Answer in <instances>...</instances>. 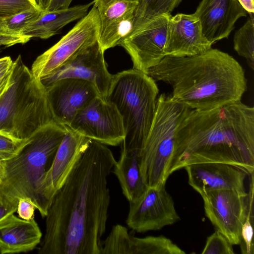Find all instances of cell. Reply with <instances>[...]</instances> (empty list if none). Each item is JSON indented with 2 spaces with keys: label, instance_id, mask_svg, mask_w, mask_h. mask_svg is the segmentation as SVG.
Returning a JSON list of instances; mask_svg holds the SVG:
<instances>
[{
  "label": "cell",
  "instance_id": "obj_1",
  "mask_svg": "<svg viewBox=\"0 0 254 254\" xmlns=\"http://www.w3.org/2000/svg\"><path fill=\"white\" fill-rule=\"evenodd\" d=\"M116 161L106 145L89 139L49 207L39 254H100Z\"/></svg>",
  "mask_w": 254,
  "mask_h": 254
},
{
  "label": "cell",
  "instance_id": "obj_2",
  "mask_svg": "<svg viewBox=\"0 0 254 254\" xmlns=\"http://www.w3.org/2000/svg\"><path fill=\"white\" fill-rule=\"evenodd\" d=\"M222 163L254 171V108L241 101L191 109L179 126L171 173L196 163Z\"/></svg>",
  "mask_w": 254,
  "mask_h": 254
},
{
  "label": "cell",
  "instance_id": "obj_3",
  "mask_svg": "<svg viewBox=\"0 0 254 254\" xmlns=\"http://www.w3.org/2000/svg\"><path fill=\"white\" fill-rule=\"evenodd\" d=\"M146 74L172 88V97L198 111L241 101L247 89L245 71L228 54L212 48L194 56H166Z\"/></svg>",
  "mask_w": 254,
  "mask_h": 254
},
{
  "label": "cell",
  "instance_id": "obj_4",
  "mask_svg": "<svg viewBox=\"0 0 254 254\" xmlns=\"http://www.w3.org/2000/svg\"><path fill=\"white\" fill-rule=\"evenodd\" d=\"M66 131L55 122L36 131L14 157L0 162V194L19 200L30 199L43 217L50 204L43 192V183Z\"/></svg>",
  "mask_w": 254,
  "mask_h": 254
},
{
  "label": "cell",
  "instance_id": "obj_5",
  "mask_svg": "<svg viewBox=\"0 0 254 254\" xmlns=\"http://www.w3.org/2000/svg\"><path fill=\"white\" fill-rule=\"evenodd\" d=\"M54 122L45 88L19 55L0 97V132L26 140Z\"/></svg>",
  "mask_w": 254,
  "mask_h": 254
},
{
  "label": "cell",
  "instance_id": "obj_6",
  "mask_svg": "<svg viewBox=\"0 0 254 254\" xmlns=\"http://www.w3.org/2000/svg\"><path fill=\"white\" fill-rule=\"evenodd\" d=\"M158 94L156 81L141 71L132 68L113 75L106 99L122 118V148L139 152L153 122Z\"/></svg>",
  "mask_w": 254,
  "mask_h": 254
},
{
  "label": "cell",
  "instance_id": "obj_7",
  "mask_svg": "<svg viewBox=\"0 0 254 254\" xmlns=\"http://www.w3.org/2000/svg\"><path fill=\"white\" fill-rule=\"evenodd\" d=\"M190 110L171 95L158 97L150 129L138 153L140 174L148 188L165 186L172 174L176 132Z\"/></svg>",
  "mask_w": 254,
  "mask_h": 254
},
{
  "label": "cell",
  "instance_id": "obj_8",
  "mask_svg": "<svg viewBox=\"0 0 254 254\" xmlns=\"http://www.w3.org/2000/svg\"><path fill=\"white\" fill-rule=\"evenodd\" d=\"M99 32V16L93 5L87 14L56 44L36 58L31 69L33 74L40 80L53 73L97 41Z\"/></svg>",
  "mask_w": 254,
  "mask_h": 254
},
{
  "label": "cell",
  "instance_id": "obj_9",
  "mask_svg": "<svg viewBox=\"0 0 254 254\" xmlns=\"http://www.w3.org/2000/svg\"><path fill=\"white\" fill-rule=\"evenodd\" d=\"M171 14L154 17L133 28L120 45L130 56L133 68L146 73L166 56L165 47Z\"/></svg>",
  "mask_w": 254,
  "mask_h": 254
},
{
  "label": "cell",
  "instance_id": "obj_10",
  "mask_svg": "<svg viewBox=\"0 0 254 254\" xmlns=\"http://www.w3.org/2000/svg\"><path fill=\"white\" fill-rule=\"evenodd\" d=\"M68 127L106 145H119L125 136L122 118L116 107L101 96L80 111Z\"/></svg>",
  "mask_w": 254,
  "mask_h": 254
},
{
  "label": "cell",
  "instance_id": "obj_11",
  "mask_svg": "<svg viewBox=\"0 0 254 254\" xmlns=\"http://www.w3.org/2000/svg\"><path fill=\"white\" fill-rule=\"evenodd\" d=\"M206 216L216 230L233 245H239L242 225L247 217L249 194L230 190L208 191L200 194Z\"/></svg>",
  "mask_w": 254,
  "mask_h": 254
},
{
  "label": "cell",
  "instance_id": "obj_12",
  "mask_svg": "<svg viewBox=\"0 0 254 254\" xmlns=\"http://www.w3.org/2000/svg\"><path fill=\"white\" fill-rule=\"evenodd\" d=\"M180 217L165 186L148 188L136 200L129 202L127 226L137 232L156 231L178 222Z\"/></svg>",
  "mask_w": 254,
  "mask_h": 254
},
{
  "label": "cell",
  "instance_id": "obj_13",
  "mask_svg": "<svg viewBox=\"0 0 254 254\" xmlns=\"http://www.w3.org/2000/svg\"><path fill=\"white\" fill-rule=\"evenodd\" d=\"M104 53L97 41L80 52L58 70L40 80L46 88L63 78L82 79L92 83L100 96L106 99L113 75L107 69Z\"/></svg>",
  "mask_w": 254,
  "mask_h": 254
},
{
  "label": "cell",
  "instance_id": "obj_14",
  "mask_svg": "<svg viewBox=\"0 0 254 254\" xmlns=\"http://www.w3.org/2000/svg\"><path fill=\"white\" fill-rule=\"evenodd\" d=\"M45 89L53 119L64 127H68L80 111L101 96L92 83L77 78H63Z\"/></svg>",
  "mask_w": 254,
  "mask_h": 254
},
{
  "label": "cell",
  "instance_id": "obj_15",
  "mask_svg": "<svg viewBox=\"0 0 254 254\" xmlns=\"http://www.w3.org/2000/svg\"><path fill=\"white\" fill-rule=\"evenodd\" d=\"M100 21L98 41L105 52L120 45L131 30L139 0H94Z\"/></svg>",
  "mask_w": 254,
  "mask_h": 254
},
{
  "label": "cell",
  "instance_id": "obj_16",
  "mask_svg": "<svg viewBox=\"0 0 254 254\" xmlns=\"http://www.w3.org/2000/svg\"><path fill=\"white\" fill-rule=\"evenodd\" d=\"M189 185L199 194L220 190H230L247 194L245 186L250 174L245 170L226 163H201L184 167Z\"/></svg>",
  "mask_w": 254,
  "mask_h": 254
},
{
  "label": "cell",
  "instance_id": "obj_17",
  "mask_svg": "<svg viewBox=\"0 0 254 254\" xmlns=\"http://www.w3.org/2000/svg\"><path fill=\"white\" fill-rule=\"evenodd\" d=\"M247 13L238 0H202L194 14L204 36L213 44L227 38L236 21Z\"/></svg>",
  "mask_w": 254,
  "mask_h": 254
},
{
  "label": "cell",
  "instance_id": "obj_18",
  "mask_svg": "<svg viewBox=\"0 0 254 254\" xmlns=\"http://www.w3.org/2000/svg\"><path fill=\"white\" fill-rule=\"evenodd\" d=\"M212 45L204 36L200 22L194 13L171 16L164 50L166 56H194L210 49Z\"/></svg>",
  "mask_w": 254,
  "mask_h": 254
},
{
  "label": "cell",
  "instance_id": "obj_19",
  "mask_svg": "<svg viewBox=\"0 0 254 254\" xmlns=\"http://www.w3.org/2000/svg\"><path fill=\"white\" fill-rule=\"evenodd\" d=\"M186 253L170 239L163 236L138 238L127 229L117 224L102 242L100 254H185Z\"/></svg>",
  "mask_w": 254,
  "mask_h": 254
},
{
  "label": "cell",
  "instance_id": "obj_20",
  "mask_svg": "<svg viewBox=\"0 0 254 254\" xmlns=\"http://www.w3.org/2000/svg\"><path fill=\"white\" fill-rule=\"evenodd\" d=\"M66 131L59 146L43 185L44 196L51 204L57 191L64 185L90 139L65 127Z\"/></svg>",
  "mask_w": 254,
  "mask_h": 254
},
{
  "label": "cell",
  "instance_id": "obj_21",
  "mask_svg": "<svg viewBox=\"0 0 254 254\" xmlns=\"http://www.w3.org/2000/svg\"><path fill=\"white\" fill-rule=\"evenodd\" d=\"M42 236L34 219L24 220L11 214L0 220V253L31 251L40 243Z\"/></svg>",
  "mask_w": 254,
  "mask_h": 254
},
{
  "label": "cell",
  "instance_id": "obj_22",
  "mask_svg": "<svg viewBox=\"0 0 254 254\" xmlns=\"http://www.w3.org/2000/svg\"><path fill=\"white\" fill-rule=\"evenodd\" d=\"M93 3L92 1L64 9L44 10L40 16L25 28L20 34L30 38L48 39L58 34L69 23L84 17Z\"/></svg>",
  "mask_w": 254,
  "mask_h": 254
},
{
  "label": "cell",
  "instance_id": "obj_23",
  "mask_svg": "<svg viewBox=\"0 0 254 254\" xmlns=\"http://www.w3.org/2000/svg\"><path fill=\"white\" fill-rule=\"evenodd\" d=\"M138 153V150L122 147L120 158L112 170L129 202L138 199L148 188L140 174Z\"/></svg>",
  "mask_w": 254,
  "mask_h": 254
},
{
  "label": "cell",
  "instance_id": "obj_24",
  "mask_svg": "<svg viewBox=\"0 0 254 254\" xmlns=\"http://www.w3.org/2000/svg\"><path fill=\"white\" fill-rule=\"evenodd\" d=\"M182 0H139L135 12L132 29L140 26L158 15L171 14Z\"/></svg>",
  "mask_w": 254,
  "mask_h": 254
},
{
  "label": "cell",
  "instance_id": "obj_25",
  "mask_svg": "<svg viewBox=\"0 0 254 254\" xmlns=\"http://www.w3.org/2000/svg\"><path fill=\"white\" fill-rule=\"evenodd\" d=\"M234 48L238 54L245 58L248 65L254 69V17H250L235 32Z\"/></svg>",
  "mask_w": 254,
  "mask_h": 254
},
{
  "label": "cell",
  "instance_id": "obj_26",
  "mask_svg": "<svg viewBox=\"0 0 254 254\" xmlns=\"http://www.w3.org/2000/svg\"><path fill=\"white\" fill-rule=\"evenodd\" d=\"M44 10L39 6L32 7L3 19L6 33L9 35H20V32L36 20Z\"/></svg>",
  "mask_w": 254,
  "mask_h": 254
},
{
  "label": "cell",
  "instance_id": "obj_27",
  "mask_svg": "<svg viewBox=\"0 0 254 254\" xmlns=\"http://www.w3.org/2000/svg\"><path fill=\"white\" fill-rule=\"evenodd\" d=\"M249 203L246 219L242 225L241 232V253L243 254H254L253 243V202H254V180L250 182Z\"/></svg>",
  "mask_w": 254,
  "mask_h": 254
},
{
  "label": "cell",
  "instance_id": "obj_28",
  "mask_svg": "<svg viewBox=\"0 0 254 254\" xmlns=\"http://www.w3.org/2000/svg\"><path fill=\"white\" fill-rule=\"evenodd\" d=\"M232 244L217 230L207 238L202 254H234Z\"/></svg>",
  "mask_w": 254,
  "mask_h": 254
},
{
  "label": "cell",
  "instance_id": "obj_29",
  "mask_svg": "<svg viewBox=\"0 0 254 254\" xmlns=\"http://www.w3.org/2000/svg\"><path fill=\"white\" fill-rule=\"evenodd\" d=\"M28 139H19L0 132V162L9 160L16 155L28 142Z\"/></svg>",
  "mask_w": 254,
  "mask_h": 254
},
{
  "label": "cell",
  "instance_id": "obj_30",
  "mask_svg": "<svg viewBox=\"0 0 254 254\" xmlns=\"http://www.w3.org/2000/svg\"><path fill=\"white\" fill-rule=\"evenodd\" d=\"M36 6V0H0V19Z\"/></svg>",
  "mask_w": 254,
  "mask_h": 254
},
{
  "label": "cell",
  "instance_id": "obj_31",
  "mask_svg": "<svg viewBox=\"0 0 254 254\" xmlns=\"http://www.w3.org/2000/svg\"><path fill=\"white\" fill-rule=\"evenodd\" d=\"M36 208L32 201L27 198H21L18 200L17 212L19 218L26 220L33 219Z\"/></svg>",
  "mask_w": 254,
  "mask_h": 254
},
{
  "label": "cell",
  "instance_id": "obj_32",
  "mask_svg": "<svg viewBox=\"0 0 254 254\" xmlns=\"http://www.w3.org/2000/svg\"><path fill=\"white\" fill-rule=\"evenodd\" d=\"M18 200L0 196V220L6 216L14 214L17 208Z\"/></svg>",
  "mask_w": 254,
  "mask_h": 254
},
{
  "label": "cell",
  "instance_id": "obj_33",
  "mask_svg": "<svg viewBox=\"0 0 254 254\" xmlns=\"http://www.w3.org/2000/svg\"><path fill=\"white\" fill-rule=\"evenodd\" d=\"M31 38L21 35H3L0 36V51L1 48L9 47L18 44H23Z\"/></svg>",
  "mask_w": 254,
  "mask_h": 254
},
{
  "label": "cell",
  "instance_id": "obj_34",
  "mask_svg": "<svg viewBox=\"0 0 254 254\" xmlns=\"http://www.w3.org/2000/svg\"><path fill=\"white\" fill-rule=\"evenodd\" d=\"M13 65V62L10 57L0 58V80L11 71Z\"/></svg>",
  "mask_w": 254,
  "mask_h": 254
},
{
  "label": "cell",
  "instance_id": "obj_35",
  "mask_svg": "<svg viewBox=\"0 0 254 254\" xmlns=\"http://www.w3.org/2000/svg\"><path fill=\"white\" fill-rule=\"evenodd\" d=\"M73 0H51L46 11H54L66 9Z\"/></svg>",
  "mask_w": 254,
  "mask_h": 254
},
{
  "label": "cell",
  "instance_id": "obj_36",
  "mask_svg": "<svg viewBox=\"0 0 254 254\" xmlns=\"http://www.w3.org/2000/svg\"><path fill=\"white\" fill-rule=\"evenodd\" d=\"M241 5L250 15V17H254V0H238Z\"/></svg>",
  "mask_w": 254,
  "mask_h": 254
},
{
  "label": "cell",
  "instance_id": "obj_37",
  "mask_svg": "<svg viewBox=\"0 0 254 254\" xmlns=\"http://www.w3.org/2000/svg\"><path fill=\"white\" fill-rule=\"evenodd\" d=\"M11 70L5 77L0 80V97L8 85L10 79Z\"/></svg>",
  "mask_w": 254,
  "mask_h": 254
},
{
  "label": "cell",
  "instance_id": "obj_38",
  "mask_svg": "<svg viewBox=\"0 0 254 254\" xmlns=\"http://www.w3.org/2000/svg\"><path fill=\"white\" fill-rule=\"evenodd\" d=\"M39 7L46 10L50 4L51 0H36Z\"/></svg>",
  "mask_w": 254,
  "mask_h": 254
},
{
  "label": "cell",
  "instance_id": "obj_39",
  "mask_svg": "<svg viewBox=\"0 0 254 254\" xmlns=\"http://www.w3.org/2000/svg\"><path fill=\"white\" fill-rule=\"evenodd\" d=\"M8 34L5 30L3 20L0 19V36Z\"/></svg>",
  "mask_w": 254,
  "mask_h": 254
},
{
  "label": "cell",
  "instance_id": "obj_40",
  "mask_svg": "<svg viewBox=\"0 0 254 254\" xmlns=\"http://www.w3.org/2000/svg\"><path fill=\"white\" fill-rule=\"evenodd\" d=\"M1 176V165L0 164V181ZM1 195L0 194V196H1Z\"/></svg>",
  "mask_w": 254,
  "mask_h": 254
}]
</instances>
